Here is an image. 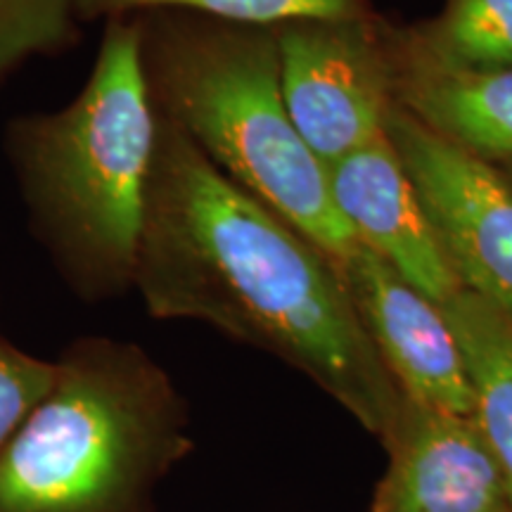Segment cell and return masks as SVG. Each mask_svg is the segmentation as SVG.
<instances>
[{"label":"cell","mask_w":512,"mask_h":512,"mask_svg":"<svg viewBox=\"0 0 512 512\" xmlns=\"http://www.w3.org/2000/svg\"><path fill=\"white\" fill-rule=\"evenodd\" d=\"M159 117V114H157ZM133 290L162 320H200L278 356L384 441L406 396L337 264L159 117Z\"/></svg>","instance_id":"obj_1"},{"label":"cell","mask_w":512,"mask_h":512,"mask_svg":"<svg viewBox=\"0 0 512 512\" xmlns=\"http://www.w3.org/2000/svg\"><path fill=\"white\" fill-rule=\"evenodd\" d=\"M140 46L138 15L107 19L76 98L5 128V157L31 233L64 285L88 304L136 285L159 131Z\"/></svg>","instance_id":"obj_2"},{"label":"cell","mask_w":512,"mask_h":512,"mask_svg":"<svg viewBox=\"0 0 512 512\" xmlns=\"http://www.w3.org/2000/svg\"><path fill=\"white\" fill-rule=\"evenodd\" d=\"M138 19L143 74L159 117L335 264L354 254L361 242L335 207L328 166L285 107L275 29L176 10Z\"/></svg>","instance_id":"obj_3"},{"label":"cell","mask_w":512,"mask_h":512,"mask_svg":"<svg viewBox=\"0 0 512 512\" xmlns=\"http://www.w3.org/2000/svg\"><path fill=\"white\" fill-rule=\"evenodd\" d=\"M190 451L188 406L155 358L81 337L0 451V512H155L159 484Z\"/></svg>","instance_id":"obj_4"},{"label":"cell","mask_w":512,"mask_h":512,"mask_svg":"<svg viewBox=\"0 0 512 512\" xmlns=\"http://www.w3.org/2000/svg\"><path fill=\"white\" fill-rule=\"evenodd\" d=\"M280 86L299 136L325 166L387 133L394 62L363 17L275 27Z\"/></svg>","instance_id":"obj_5"},{"label":"cell","mask_w":512,"mask_h":512,"mask_svg":"<svg viewBox=\"0 0 512 512\" xmlns=\"http://www.w3.org/2000/svg\"><path fill=\"white\" fill-rule=\"evenodd\" d=\"M387 136L463 290L512 323V188L494 164L422 126L399 105Z\"/></svg>","instance_id":"obj_6"},{"label":"cell","mask_w":512,"mask_h":512,"mask_svg":"<svg viewBox=\"0 0 512 512\" xmlns=\"http://www.w3.org/2000/svg\"><path fill=\"white\" fill-rule=\"evenodd\" d=\"M337 271L399 392L420 406L472 418L470 377L444 309L363 245Z\"/></svg>","instance_id":"obj_7"},{"label":"cell","mask_w":512,"mask_h":512,"mask_svg":"<svg viewBox=\"0 0 512 512\" xmlns=\"http://www.w3.org/2000/svg\"><path fill=\"white\" fill-rule=\"evenodd\" d=\"M370 512H512L503 467L470 415L403 401Z\"/></svg>","instance_id":"obj_8"},{"label":"cell","mask_w":512,"mask_h":512,"mask_svg":"<svg viewBox=\"0 0 512 512\" xmlns=\"http://www.w3.org/2000/svg\"><path fill=\"white\" fill-rule=\"evenodd\" d=\"M332 200L356 240L439 306L460 283L387 133L328 166Z\"/></svg>","instance_id":"obj_9"},{"label":"cell","mask_w":512,"mask_h":512,"mask_svg":"<svg viewBox=\"0 0 512 512\" xmlns=\"http://www.w3.org/2000/svg\"><path fill=\"white\" fill-rule=\"evenodd\" d=\"M394 102L460 150L512 166V67L453 69L406 50L394 62Z\"/></svg>","instance_id":"obj_10"},{"label":"cell","mask_w":512,"mask_h":512,"mask_svg":"<svg viewBox=\"0 0 512 512\" xmlns=\"http://www.w3.org/2000/svg\"><path fill=\"white\" fill-rule=\"evenodd\" d=\"M441 309L465 358L472 420L501 463L512 496V323L463 287Z\"/></svg>","instance_id":"obj_11"},{"label":"cell","mask_w":512,"mask_h":512,"mask_svg":"<svg viewBox=\"0 0 512 512\" xmlns=\"http://www.w3.org/2000/svg\"><path fill=\"white\" fill-rule=\"evenodd\" d=\"M408 50L453 69L512 67V0H448Z\"/></svg>","instance_id":"obj_12"},{"label":"cell","mask_w":512,"mask_h":512,"mask_svg":"<svg viewBox=\"0 0 512 512\" xmlns=\"http://www.w3.org/2000/svg\"><path fill=\"white\" fill-rule=\"evenodd\" d=\"M81 19L126 17L155 10L190 12L219 22L275 29L304 19H351L361 0H76Z\"/></svg>","instance_id":"obj_13"},{"label":"cell","mask_w":512,"mask_h":512,"mask_svg":"<svg viewBox=\"0 0 512 512\" xmlns=\"http://www.w3.org/2000/svg\"><path fill=\"white\" fill-rule=\"evenodd\" d=\"M76 0H0V88L36 57L79 43Z\"/></svg>","instance_id":"obj_14"},{"label":"cell","mask_w":512,"mask_h":512,"mask_svg":"<svg viewBox=\"0 0 512 512\" xmlns=\"http://www.w3.org/2000/svg\"><path fill=\"white\" fill-rule=\"evenodd\" d=\"M55 377V361L38 358L0 335V451Z\"/></svg>","instance_id":"obj_15"},{"label":"cell","mask_w":512,"mask_h":512,"mask_svg":"<svg viewBox=\"0 0 512 512\" xmlns=\"http://www.w3.org/2000/svg\"><path fill=\"white\" fill-rule=\"evenodd\" d=\"M501 174L505 176V181H508L510 188H512V166H505V171H501Z\"/></svg>","instance_id":"obj_16"}]
</instances>
